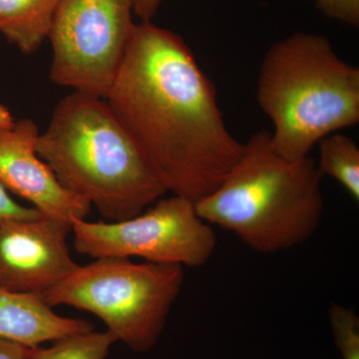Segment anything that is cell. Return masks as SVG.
Returning a JSON list of instances; mask_svg holds the SVG:
<instances>
[{
	"mask_svg": "<svg viewBox=\"0 0 359 359\" xmlns=\"http://www.w3.org/2000/svg\"><path fill=\"white\" fill-rule=\"evenodd\" d=\"M105 101L173 195L207 197L242 155L188 45L152 21L135 25Z\"/></svg>",
	"mask_w": 359,
	"mask_h": 359,
	"instance_id": "cell-1",
	"label": "cell"
},
{
	"mask_svg": "<svg viewBox=\"0 0 359 359\" xmlns=\"http://www.w3.org/2000/svg\"><path fill=\"white\" fill-rule=\"evenodd\" d=\"M37 154L107 222L141 214L166 188L104 99L73 92L39 134Z\"/></svg>",
	"mask_w": 359,
	"mask_h": 359,
	"instance_id": "cell-2",
	"label": "cell"
},
{
	"mask_svg": "<svg viewBox=\"0 0 359 359\" xmlns=\"http://www.w3.org/2000/svg\"><path fill=\"white\" fill-rule=\"evenodd\" d=\"M323 178L313 157L285 159L273 148L271 132L259 131L244 143L216 190L195 203L196 210L257 252H283L306 243L320 226Z\"/></svg>",
	"mask_w": 359,
	"mask_h": 359,
	"instance_id": "cell-3",
	"label": "cell"
},
{
	"mask_svg": "<svg viewBox=\"0 0 359 359\" xmlns=\"http://www.w3.org/2000/svg\"><path fill=\"white\" fill-rule=\"evenodd\" d=\"M257 100L273 123L271 141L285 159L308 157L327 135L359 122V69L327 37L297 32L266 52Z\"/></svg>",
	"mask_w": 359,
	"mask_h": 359,
	"instance_id": "cell-4",
	"label": "cell"
},
{
	"mask_svg": "<svg viewBox=\"0 0 359 359\" xmlns=\"http://www.w3.org/2000/svg\"><path fill=\"white\" fill-rule=\"evenodd\" d=\"M184 278V266L179 264L96 259L78 266L42 297L52 308L68 306L93 313L117 341L147 353L164 330Z\"/></svg>",
	"mask_w": 359,
	"mask_h": 359,
	"instance_id": "cell-5",
	"label": "cell"
},
{
	"mask_svg": "<svg viewBox=\"0 0 359 359\" xmlns=\"http://www.w3.org/2000/svg\"><path fill=\"white\" fill-rule=\"evenodd\" d=\"M74 247L94 259L140 257L149 263L197 268L217 248L212 226L198 215L195 202L173 195L147 211L118 222L74 219Z\"/></svg>",
	"mask_w": 359,
	"mask_h": 359,
	"instance_id": "cell-6",
	"label": "cell"
},
{
	"mask_svg": "<svg viewBox=\"0 0 359 359\" xmlns=\"http://www.w3.org/2000/svg\"><path fill=\"white\" fill-rule=\"evenodd\" d=\"M133 14V0H62L48 35L52 81L105 100L128 50Z\"/></svg>",
	"mask_w": 359,
	"mask_h": 359,
	"instance_id": "cell-7",
	"label": "cell"
},
{
	"mask_svg": "<svg viewBox=\"0 0 359 359\" xmlns=\"http://www.w3.org/2000/svg\"><path fill=\"white\" fill-rule=\"evenodd\" d=\"M72 224L43 215L0 224V287L44 294L76 269L67 237Z\"/></svg>",
	"mask_w": 359,
	"mask_h": 359,
	"instance_id": "cell-8",
	"label": "cell"
},
{
	"mask_svg": "<svg viewBox=\"0 0 359 359\" xmlns=\"http://www.w3.org/2000/svg\"><path fill=\"white\" fill-rule=\"evenodd\" d=\"M39 134L30 119L0 127V185L48 218L71 224L86 219L91 205L67 190L37 154Z\"/></svg>",
	"mask_w": 359,
	"mask_h": 359,
	"instance_id": "cell-9",
	"label": "cell"
},
{
	"mask_svg": "<svg viewBox=\"0 0 359 359\" xmlns=\"http://www.w3.org/2000/svg\"><path fill=\"white\" fill-rule=\"evenodd\" d=\"M91 330L88 321L54 313L42 295L0 287V339L33 348Z\"/></svg>",
	"mask_w": 359,
	"mask_h": 359,
	"instance_id": "cell-10",
	"label": "cell"
},
{
	"mask_svg": "<svg viewBox=\"0 0 359 359\" xmlns=\"http://www.w3.org/2000/svg\"><path fill=\"white\" fill-rule=\"evenodd\" d=\"M61 1L0 0V32L23 53H32L48 39Z\"/></svg>",
	"mask_w": 359,
	"mask_h": 359,
	"instance_id": "cell-11",
	"label": "cell"
},
{
	"mask_svg": "<svg viewBox=\"0 0 359 359\" xmlns=\"http://www.w3.org/2000/svg\"><path fill=\"white\" fill-rule=\"evenodd\" d=\"M320 159L316 162L321 176L339 182L347 193L359 201V148L346 135L332 133L318 143Z\"/></svg>",
	"mask_w": 359,
	"mask_h": 359,
	"instance_id": "cell-12",
	"label": "cell"
},
{
	"mask_svg": "<svg viewBox=\"0 0 359 359\" xmlns=\"http://www.w3.org/2000/svg\"><path fill=\"white\" fill-rule=\"evenodd\" d=\"M117 341L111 332H82L54 341L53 346L33 347L29 359H106Z\"/></svg>",
	"mask_w": 359,
	"mask_h": 359,
	"instance_id": "cell-13",
	"label": "cell"
},
{
	"mask_svg": "<svg viewBox=\"0 0 359 359\" xmlns=\"http://www.w3.org/2000/svg\"><path fill=\"white\" fill-rule=\"evenodd\" d=\"M330 325L342 359H359V318L353 309L330 304Z\"/></svg>",
	"mask_w": 359,
	"mask_h": 359,
	"instance_id": "cell-14",
	"label": "cell"
},
{
	"mask_svg": "<svg viewBox=\"0 0 359 359\" xmlns=\"http://www.w3.org/2000/svg\"><path fill=\"white\" fill-rule=\"evenodd\" d=\"M325 15L346 25H359V0H313Z\"/></svg>",
	"mask_w": 359,
	"mask_h": 359,
	"instance_id": "cell-15",
	"label": "cell"
},
{
	"mask_svg": "<svg viewBox=\"0 0 359 359\" xmlns=\"http://www.w3.org/2000/svg\"><path fill=\"white\" fill-rule=\"evenodd\" d=\"M41 212L34 208H26L18 204L9 195L8 191L0 185V224L13 219L32 218L39 216Z\"/></svg>",
	"mask_w": 359,
	"mask_h": 359,
	"instance_id": "cell-16",
	"label": "cell"
},
{
	"mask_svg": "<svg viewBox=\"0 0 359 359\" xmlns=\"http://www.w3.org/2000/svg\"><path fill=\"white\" fill-rule=\"evenodd\" d=\"M162 0H133V11L142 22L152 21Z\"/></svg>",
	"mask_w": 359,
	"mask_h": 359,
	"instance_id": "cell-17",
	"label": "cell"
},
{
	"mask_svg": "<svg viewBox=\"0 0 359 359\" xmlns=\"http://www.w3.org/2000/svg\"><path fill=\"white\" fill-rule=\"evenodd\" d=\"M28 347L0 339V359H29Z\"/></svg>",
	"mask_w": 359,
	"mask_h": 359,
	"instance_id": "cell-18",
	"label": "cell"
},
{
	"mask_svg": "<svg viewBox=\"0 0 359 359\" xmlns=\"http://www.w3.org/2000/svg\"><path fill=\"white\" fill-rule=\"evenodd\" d=\"M14 121L15 119L8 108L0 104V127L13 126Z\"/></svg>",
	"mask_w": 359,
	"mask_h": 359,
	"instance_id": "cell-19",
	"label": "cell"
}]
</instances>
